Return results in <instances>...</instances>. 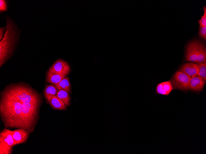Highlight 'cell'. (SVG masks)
<instances>
[{
    "instance_id": "8",
    "label": "cell",
    "mask_w": 206,
    "mask_h": 154,
    "mask_svg": "<svg viewBox=\"0 0 206 154\" xmlns=\"http://www.w3.org/2000/svg\"><path fill=\"white\" fill-rule=\"evenodd\" d=\"M30 134L27 130L22 129H18L12 131L13 137L16 145L26 142Z\"/></svg>"
},
{
    "instance_id": "7",
    "label": "cell",
    "mask_w": 206,
    "mask_h": 154,
    "mask_svg": "<svg viewBox=\"0 0 206 154\" xmlns=\"http://www.w3.org/2000/svg\"><path fill=\"white\" fill-rule=\"evenodd\" d=\"M51 66L55 71L66 76L69 74L70 72L69 65L62 59L57 60Z\"/></svg>"
},
{
    "instance_id": "20",
    "label": "cell",
    "mask_w": 206,
    "mask_h": 154,
    "mask_svg": "<svg viewBox=\"0 0 206 154\" xmlns=\"http://www.w3.org/2000/svg\"><path fill=\"white\" fill-rule=\"evenodd\" d=\"M199 35L204 40L206 39V26H200L199 31Z\"/></svg>"
},
{
    "instance_id": "22",
    "label": "cell",
    "mask_w": 206,
    "mask_h": 154,
    "mask_svg": "<svg viewBox=\"0 0 206 154\" xmlns=\"http://www.w3.org/2000/svg\"><path fill=\"white\" fill-rule=\"evenodd\" d=\"M6 27L4 26L3 27H1L0 28V40L3 38V34L5 31Z\"/></svg>"
},
{
    "instance_id": "4",
    "label": "cell",
    "mask_w": 206,
    "mask_h": 154,
    "mask_svg": "<svg viewBox=\"0 0 206 154\" xmlns=\"http://www.w3.org/2000/svg\"><path fill=\"white\" fill-rule=\"evenodd\" d=\"M198 41L190 42L187 47L185 58L187 61L196 63Z\"/></svg>"
},
{
    "instance_id": "15",
    "label": "cell",
    "mask_w": 206,
    "mask_h": 154,
    "mask_svg": "<svg viewBox=\"0 0 206 154\" xmlns=\"http://www.w3.org/2000/svg\"><path fill=\"white\" fill-rule=\"evenodd\" d=\"M55 86L58 90L64 89L69 93H71V85L68 77L64 78Z\"/></svg>"
},
{
    "instance_id": "11",
    "label": "cell",
    "mask_w": 206,
    "mask_h": 154,
    "mask_svg": "<svg viewBox=\"0 0 206 154\" xmlns=\"http://www.w3.org/2000/svg\"><path fill=\"white\" fill-rule=\"evenodd\" d=\"M47 101L54 109L58 110H67V108L64 103L56 96L50 98Z\"/></svg>"
},
{
    "instance_id": "19",
    "label": "cell",
    "mask_w": 206,
    "mask_h": 154,
    "mask_svg": "<svg viewBox=\"0 0 206 154\" xmlns=\"http://www.w3.org/2000/svg\"><path fill=\"white\" fill-rule=\"evenodd\" d=\"M204 14L201 17L200 19L199 20L198 23L200 26H206V7H203Z\"/></svg>"
},
{
    "instance_id": "9",
    "label": "cell",
    "mask_w": 206,
    "mask_h": 154,
    "mask_svg": "<svg viewBox=\"0 0 206 154\" xmlns=\"http://www.w3.org/2000/svg\"><path fill=\"white\" fill-rule=\"evenodd\" d=\"M179 70L191 77L197 75L199 72L197 64L192 62L183 65Z\"/></svg>"
},
{
    "instance_id": "21",
    "label": "cell",
    "mask_w": 206,
    "mask_h": 154,
    "mask_svg": "<svg viewBox=\"0 0 206 154\" xmlns=\"http://www.w3.org/2000/svg\"><path fill=\"white\" fill-rule=\"evenodd\" d=\"M7 8L6 2L4 0H0V11L1 12L6 11Z\"/></svg>"
},
{
    "instance_id": "18",
    "label": "cell",
    "mask_w": 206,
    "mask_h": 154,
    "mask_svg": "<svg viewBox=\"0 0 206 154\" xmlns=\"http://www.w3.org/2000/svg\"><path fill=\"white\" fill-rule=\"evenodd\" d=\"M12 147L0 143V154H10L12 151Z\"/></svg>"
},
{
    "instance_id": "12",
    "label": "cell",
    "mask_w": 206,
    "mask_h": 154,
    "mask_svg": "<svg viewBox=\"0 0 206 154\" xmlns=\"http://www.w3.org/2000/svg\"><path fill=\"white\" fill-rule=\"evenodd\" d=\"M157 90L162 95H167L172 90V87L170 81H165L157 85Z\"/></svg>"
},
{
    "instance_id": "10",
    "label": "cell",
    "mask_w": 206,
    "mask_h": 154,
    "mask_svg": "<svg viewBox=\"0 0 206 154\" xmlns=\"http://www.w3.org/2000/svg\"><path fill=\"white\" fill-rule=\"evenodd\" d=\"M206 81L198 76L191 77L189 89L194 91H200L203 89Z\"/></svg>"
},
{
    "instance_id": "3",
    "label": "cell",
    "mask_w": 206,
    "mask_h": 154,
    "mask_svg": "<svg viewBox=\"0 0 206 154\" xmlns=\"http://www.w3.org/2000/svg\"><path fill=\"white\" fill-rule=\"evenodd\" d=\"M191 77L180 70L176 72L171 80L174 87L176 88L184 90L189 89Z\"/></svg>"
},
{
    "instance_id": "14",
    "label": "cell",
    "mask_w": 206,
    "mask_h": 154,
    "mask_svg": "<svg viewBox=\"0 0 206 154\" xmlns=\"http://www.w3.org/2000/svg\"><path fill=\"white\" fill-rule=\"evenodd\" d=\"M58 91L53 85H46L44 91V95L46 100L47 101L51 98L56 96Z\"/></svg>"
},
{
    "instance_id": "6",
    "label": "cell",
    "mask_w": 206,
    "mask_h": 154,
    "mask_svg": "<svg viewBox=\"0 0 206 154\" xmlns=\"http://www.w3.org/2000/svg\"><path fill=\"white\" fill-rule=\"evenodd\" d=\"M0 143L12 147L16 145L13 137L12 131L6 128L1 131L0 133Z\"/></svg>"
},
{
    "instance_id": "16",
    "label": "cell",
    "mask_w": 206,
    "mask_h": 154,
    "mask_svg": "<svg viewBox=\"0 0 206 154\" xmlns=\"http://www.w3.org/2000/svg\"><path fill=\"white\" fill-rule=\"evenodd\" d=\"M56 96L61 100L67 107L70 105L71 98L69 93L65 90H58Z\"/></svg>"
},
{
    "instance_id": "1",
    "label": "cell",
    "mask_w": 206,
    "mask_h": 154,
    "mask_svg": "<svg viewBox=\"0 0 206 154\" xmlns=\"http://www.w3.org/2000/svg\"><path fill=\"white\" fill-rule=\"evenodd\" d=\"M40 95L28 85L11 84L0 93V116L5 128L33 132L39 118Z\"/></svg>"
},
{
    "instance_id": "17",
    "label": "cell",
    "mask_w": 206,
    "mask_h": 154,
    "mask_svg": "<svg viewBox=\"0 0 206 154\" xmlns=\"http://www.w3.org/2000/svg\"><path fill=\"white\" fill-rule=\"evenodd\" d=\"M199 69L198 76L202 77L203 80L206 81V63L197 64Z\"/></svg>"
},
{
    "instance_id": "2",
    "label": "cell",
    "mask_w": 206,
    "mask_h": 154,
    "mask_svg": "<svg viewBox=\"0 0 206 154\" xmlns=\"http://www.w3.org/2000/svg\"><path fill=\"white\" fill-rule=\"evenodd\" d=\"M6 28L0 41V66L1 67L12 54L18 38V30L13 21L6 17Z\"/></svg>"
},
{
    "instance_id": "13",
    "label": "cell",
    "mask_w": 206,
    "mask_h": 154,
    "mask_svg": "<svg viewBox=\"0 0 206 154\" xmlns=\"http://www.w3.org/2000/svg\"><path fill=\"white\" fill-rule=\"evenodd\" d=\"M206 51L204 45L200 42H198L197 57L196 63L199 64L206 62Z\"/></svg>"
},
{
    "instance_id": "5",
    "label": "cell",
    "mask_w": 206,
    "mask_h": 154,
    "mask_svg": "<svg viewBox=\"0 0 206 154\" xmlns=\"http://www.w3.org/2000/svg\"><path fill=\"white\" fill-rule=\"evenodd\" d=\"M66 76L55 71L51 66L47 72L46 81L47 83L55 85L59 83Z\"/></svg>"
}]
</instances>
